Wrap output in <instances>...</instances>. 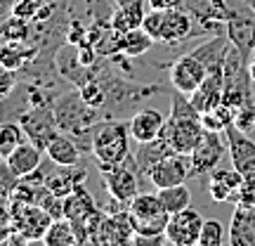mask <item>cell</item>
<instances>
[{"label":"cell","instance_id":"cell-1","mask_svg":"<svg viewBox=\"0 0 255 246\" xmlns=\"http://www.w3.org/2000/svg\"><path fill=\"white\" fill-rule=\"evenodd\" d=\"M52 111H55L59 133L71 135L81 145L83 152L85 149L92 152V133H95V128L102 119H107L102 114V109H97V107H92V104L83 100L81 90H71L55 97Z\"/></svg>","mask_w":255,"mask_h":246},{"label":"cell","instance_id":"cell-2","mask_svg":"<svg viewBox=\"0 0 255 246\" xmlns=\"http://www.w3.org/2000/svg\"><path fill=\"white\" fill-rule=\"evenodd\" d=\"M203 130L206 128L201 123V111L194 107L189 95L175 90L173 100H170V116L165 119L161 137L170 145L173 152L189 156L194 152V147L199 145Z\"/></svg>","mask_w":255,"mask_h":246},{"label":"cell","instance_id":"cell-3","mask_svg":"<svg viewBox=\"0 0 255 246\" xmlns=\"http://www.w3.org/2000/svg\"><path fill=\"white\" fill-rule=\"evenodd\" d=\"M132 230H135V244H163L165 239V225L170 220V213L163 209L158 194H146L139 192L128 201Z\"/></svg>","mask_w":255,"mask_h":246},{"label":"cell","instance_id":"cell-4","mask_svg":"<svg viewBox=\"0 0 255 246\" xmlns=\"http://www.w3.org/2000/svg\"><path fill=\"white\" fill-rule=\"evenodd\" d=\"M102 90H104V104H102V114L107 119H116V116H126V111L137 107L139 102L151 97L154 92H163L161 85H137V83L123 81L114 73L104 71L97 76Z\"/></svg>","mask_w":255,"mask_h":246},{"label":"cell","instance_id":"cell-5","mask_svg":"<svg viewBox=\"0 0 255 246\" xmlns=\"http://www.w3.org/2000/svg\"><path fill=\"white\" fill-rule=\"evenodd\" d=\"M142 28L154 38V43H165V45H180L196 33L194 17L184 7L151 9L142 21Z\"/></svg>","mask_w":255,"mask_h":246},{"label":"cell","instance_id":"cell-6","mask_svg":"<svg viewBox=\"0 0 255 246\" xmlns=\"http://www.w3.org/2000/svg\"><path fill=\"white\" fill-rule=\"evenodd\" d=\"M130 121L102 119L92 133V156L97 164H121L130 156Z\"/></svg>","mask_w":255,"mask_h":246},{"label":"cell","instance_id":"cell-7","mask_svg":"<svg viewBox=\"0 0 255 246\" xmlns=\"http://www.w3.org/2000/svg\"><path fill=\"white\" fill-rule=\"evenodd\" d=\"M9 211H12V223H14V232H12L9 242H21V244L24 242H43L47 228L52 225V216L43 206L9 199Z\"/></svg>","mask_w":255,"mask_h":246},{"label":"cell","instance_id":"cell-8","mask_svg":"<svg viewBox=\"0 0 255 246\" xmlns=\"http://www.w3.org/2000/svg\"><path fill=\"white\" fill-rule=\"evenodd\" d=\"M100 166L104 187L114 199L130 201L135 194H139V173H137L135 156L130 154L121 164H97Z\"/></svg>","mask_w":255,"mask_h":246},{"label":"cell","instance_id":"cell-9","mask_svg":"<svg viewBox=\"0 0 255 246\" xmlns=\"http://www.w3.org/2000/svg\"><path fill=\"white\" fill-rule=\"evenodd\" d=\"M19 123L26 133V140H31L43 152L52 142V137L59 133L55 111H52V102H43V104H33V107L24 109L19 114Z\"/></svg>","mask_w":255,"mask_h":246},{"label":"cell","instance_id":"cell-10","mask_svg":"<svg viewBox=\"0 0 255 246\" xmlns=\"http://www.w3.org/2000/svg\"><path fill=\"white\" fill-rule=\"evenodd\" d=\"M225 31H227L229 43L251 62V57L255 52V12L244 0H234Z\"/></svg>","mask_w":255,"mask_h":246},{"label":"cell","instance_id":"cell-11","mask_svg":"<svg viewBox=\"0 0 255 246\" xmlns=\"http://www.w3.org/2000/svg\"><path fill=\"white\" fill-rule=\"evenodd\" d=\"M229 147L225 145V140L218 130H203L199 145L194 147V152L189 154V164H191V175H206L213 173L220 166L222 156Z\"/></svg>","mask_w":255,"mask_h":246},{"label":"cell","instance_id":"cell-12","mask_svg":"<svg viewBox=\"0 0 255 246\" xmlns=\"http://www.w3.org/2000/svg\"><path fill=\"white\" fill-rule=\"evenodd\" d=\"M55 64H57V71L59 76H64L69 83H73L76 88L85 85L88 81H92L97 76V66L95 64H88L83 59L81 55V47L76 43H66L57 50V57H55Z\"/></svg>","mask_w":255,"mask_h":246},{"label":"cell","instance_id":"cell-13","mask_svg":"<svg viewBox=\"0 0 255 246\" xmlns=\"http://www.w3.org/2000/svg\"><path fill=\"white\" fill-rule=\"evenodd\" d=\"M208 76V69L206 64L201 62L194 52H187V55L177 57L173 64H170V83H173L175 90L184 92V95H194L199 90V85L206 81Z\"/></svg>","mask_w":255,"mask_h":246},{"label":"cell","instance_id":"cell-14","mask_svg":"<svg viewBox=\"0 0 255 246\" xmlns=\"http://www.w3.org/2000/svg\"><path fill=\"white\" fill-rule=\"evenodd\" d=\"M203 218L196 209H184L180 213H173L165 225V239L173 246H194L199 244Z\"/></svg>","mask_w":255,"mask_h":246},{"label":"cell","instance_id":"cell-15","mask_svg":"<svg viewBox=\"0 0 255 246\" xmlns=\"http://www.w3.org/2000/svg\"><path fill=\"white\" fill-rule=\"evenodd\" d=\"M234 0H182V7L189 12L194 21L203 24V31H218L227 24Z\"/></svg>","mask_w":255,"mask_h":246},{"label":"cell","instance_id":"cell-16","mask_svg":"<svg viewBox=\"0 0 255 246\" xmlns=\"http://www.w3.org/2000/svg\"><path fill=\"white\" fill-rule=\"evenodd\" d=\"M191 175V164L187 154H177L170 152L165 154L158 164L151 168L149 173V183L154 185L156 190H163V187H173V185L187 183V178Z\"/></svg>","mask_w":255,"mask_h":246},{"label":"cell","instance_id":"cell-17","mask_svg":"<svg viewBox=\"0 0 255 246\" xmlns=\"http://www.w3.org/2000/svg\"><path fill=\"white\" fill-rule=\"evenodd\" d=\"M225 137H227L232 166H234L244 178H253L255 175V142L248 137V133L239 130L234 123L225 130Z\"/></svg>","mask_w":255,"mask_h":246},{"label":"cell","instance_id":"cell-18","mask_svg":"<svg viewBox=\"0 0 255 246\" xmlns=\"http://www.w3.org/2000/svg\"><path fill=\"white\" fill-rule=\"evenodd\" d=\"M189 100L194 102V107L203 114L210 111L213 107H218L220 102L225 100V69L220 71H208L206 81L199 85V90L189 95Z\"/></svg>","mask_w":255,"mask_h":246},{"label":"cell","instance_id":"cell-19","mask_svg":"<svg viewBox=\"0 0 255 246\" xmlns=\"http://www.w3.org/2000/svg\"><path fill=\"white\" fill-rule=\"evenodd\" d=\"M244 175L239 173L237 168L232 166V168H215L213 173H210V183H208V194L213 201H232V197L237 194V190L244 185Z\"/></svg>","mask_w":255,"mask_h":246},{"label":"cell","instance_id":"cell-20","mask_svg":"<svg viewBox=\"0 0 255 246\" xmlns=\"http://www.w3.org/2000/svg\"><path fill=\"white\" fill-rule=\"evenodd\" d=\"M165 116L158 109H139L130 119V135L135 142H149L163 133Z\"/></svg>","mask_w":255,"mask_h":246},{"label":"cell","instance_id":"cell-21","mask_svg":"<svg viewBox=\"0 0 255 246\" xmlns=\"http://www.w3.org/2000/svg\"><path fill=\"white\" fill-rule=\"evenodd\" d=\"M88 178V171L83 166H59L55 173L45 175V187L55 192L57 197H69L76 187H81Z\"/></svg>","mask_w":255,"mask_h":246},{"label":"cell","instance_id":"cell-22","mask_svg":"<svg viewBox=\"0 0 255 246\" xmlns=\"http://www.w3.org/2000/svg\"><path fill=\"white\" fill-rule=\"evenodd\" d=\"M229 244L255 246V209L237 206L229 223Z\"/></svg>","mask_w":255,"mask_h":246},{"label":"cell","instance_id":"cell-23","mask_svg":"<svg viewBox=\"0 0 255 246\" xmlns=\"http://www.w3.org/2000/svg\"><path fill=\"white\" fill-rule=\"evenodd\" d=\"M137 152L132 156H135V164H137V173H139V178H146L149 180V173H151V168H154L161 159H163L165 154H170L173 149H170V145L165 142L163 137L158 135L156 140H149V142H137Z\"/></svg>","mask_w":255,"mask_h":246},{"label":"cell","instance_id":"cell-24","mask_svg":"<svg viewBox=\"0 0 255 246\" xmlns=\"http://www.w3.org/2000/svg\"><path fill=\"white\" fill-rule=\"evenodd\" d=\"M5 161L12 166V171H14L19 178H26V175L36 173L38 168H40V164H43V149L36 147L31 140H24Z\"/></svg>","mask_w":255,"mask_h":246},{"label":"cell","instance_id":"cell-25","mask_svg":"<svg viewBox=\"0 0 255 246\" xmlns=\"http://www.w3.org/2000/svg\"><path fill=\"white\" fill-rule=\"evenodd\" d=\"M45 154L55 166H76V164H81L83 149L71 135L57 133V135L52 137V142L47 145Z\"/></svg>","mask_w":255,"mask_h":246},{"label":"cell","instance_id":"cell-26","mask_svg":"<svg viewBox=\"0 0 255 246\" xmlns=\"http://www.w3.org/2000/svg\"><path fill=\"white\" fill-rule=\"evenodd\" d=\"M92 213H97V206L85 185L76 187L69 197H64V218H69L71 223H85Z\"/></svg>","mask_w":255,"mask_h":246},{"label":"cell","instance_id":"cell-27","mask_svg":"<svg viewBox=\"0 0 255 246\" xmlns=\"http://www.w3.org/2000/svg\"><path fill=\"white\" fill-rule=\"evenodd\" d=\"M229 45H232V43H229L227 33H225V36L218 33V36L210 38L208 43L199 45L196 50H191V52L206 64L208 71H220V69H225V57H227V52H229Z\"/></svg>","mask_w":255,"mask_h":246},{"label":"cell","instance_id":"cell-28","mask_svg":"<svg viewBox=\"0 0 255 246\" xmlns=\"http://www.w3.org/2000/svg\"><path fill=\"white\" fill-rule=\"evenodd\" d=\"M146 12H144V2H132V5H116L114 14H111L109 26L114 33H128V31H135L142 26Z\"/></svg>","mask_w":255,"mask_h":246},{"label":"cell","instance_id":"cell-29","mask_svg":"<svg viewBox=\"0 0 255 246\" xmlns=\"http://www.w3.org/2000/svg\"><path fill=\"white\" fill-rule=\"evenodd\" d=\"M38 55L36 47L24 45V40H12V38H2L0 40V64H5L9 69H24V64L28 59H33Z\"/></svg>","mask_w":255,"mask_h":246},{"label":"cell","instance_id":"cell-30","mask_svg":"<svg viewBox=\"0 0 255 246\" xmlns=\"http://www.w3.org/2000/svg\"><path fill=\"white\" fill-rule=\"evenodd\" d=\"M151 45H154V38L142 26L135 28V31H128V33H119V55L128 57V59L144 55Z\"/></svg>","mask_w":255,"mask_h":246},{"label":"cell","instance_id":"cell-31","mask_svg":"<svg viewBox=\"0 0 255 246\" xmlns=\"http://www.w3.org/2000/svg\"><path fill=\"white\" fill-rule=\"evenodd\" d=\"M158 199L163 204V209L173 216V213H180V211L191 206V192L187 187V183H180V185H173V187L158 190Z\"/></svg>","mask_w":255,"mask_h":246},{"label":"cell","instance_id":"cell-32","mask_svg":"<svg viewBox=\"0 0 255 246\" xmlns=\"http://www.w3.org/2000/svg\"><path fill=\"white\" fill-rule=\"evenodd\" d=\"M43 244L47 246H76L78 237H76V230H73L71 220L69 218H57L52 220V225L47 228Z\"/></svg>","mask_w":255,"mask_h":246},{"label":"cell","instance_id":"cell-33","mask_svg":"<svg viewBox=\"0 0 255 246\" xmlns=\"http://www.w3.org/2000/svg\"><path fill=\"white\" fill-rule=\"evenodd\" d=\"M24 140H26V133L19 121H2L0 123V159H7Z\"/></svg>","mask_w":255,"mask_h":246},{"label":"cell","instance_id":"cell-34","mask_svg":"<svg viewBox=\"0 0 255 246\" xmlns=\"http://www.w3.org/2000/svg\"><path fill=\"white\" fill-rule=\"evenodd\" d=\"M201 123H203V128H208V130L225 133L234 123V107L227 104V102H220L218 107H213L210 111L201 114Z\"/></svg>","mask_w":255,"mask_h":246},{"label":"cell","instance_id":"cell-35","mask_svg":"<svg viewBox=\"0 0 255 246\" xmlns=\"http://www.w3.org/2000/svg\"><path fill=\"white\" fill-rule=\"evenodd\" d=\"M12 12H14V17H21L26 21H43L52 12V5L45 7V0H19Z\"/></svg>","mask_w":255,"mask_h":246},{"label":"cell","instance_id":"cell-36","mask_svg":"<svg viewBox=\"0 0 255 246\" xmlns=\"http://www.w3.org/2000/svg\"><path fill=\"white\" fill-rule=\"evenodd\" d=\"M225 242H227V237H225L222 223H220V220H203L199 246H222Z\"/></svg>","mask_w":255,"mask_h":246},{"label":"cell","instance_id":"cell-37","mask_svg":"<svg viewBox=\"0 0 255 246\" xmlns=\"http://www.w3.org/2000/svg\"><path fill=\"white\" fill-rule=\"evenodd\" d=\"M19 183H21V178H19L14 171H12V166L2 159L0 161V199H12V194H14V190L19 187Z\"/></svg>","mask_w":255,"mask_h":246},{"label":"cell","instance_id":"cell-38","mask_svg":"<svg viewBox=\"0 0 255 246\" xmlns=\"http://www.w3.org/2000/svg\"><path fill=\"white\" fill-rule=\"evenodd\" d=\"M234 126L244 133H253L255 130V100L244 102L241 107L234 109Z\"/></svg>","mask_w":255,"mask_h":246},{"label":"cell","instance_id":"cell-39","mask_svg":"<svg viewBox=\"0 0 255 246\" xmlns=\"http://www.w3.org/2000/svg\"><path fill=\"white\" fill-rule=\"evenodd\" d=\"M12 232H14V223H12L9 204L7 199H0V244H7Z\"/></svg>","mask_w":255,"mask_h":246},{"label":"cell","instance_id":"cell-40","mask_svg":"<svg viewBox=\"0 0 255 246\" xmlns=\"http://www.w3.org/2000/svg\"><path fill=\"white\" fill-rule=\"evenodd\" d=\"M17 88V71L0 64V100H7Z\"/></svg>","mask_w":255,"mask_h":246},{"label":"cell","instance_id":"cell-41","mask_svg":"<svg viewBox=\"0 0 255 246\" xmlns=\"http://www.w3.org/2000/svg\"><path fill=\"white\" fill-rule=\"evenodd\" d=\"M151 9H170V7H182V0H146Z\"/></svg>","mask_w":255,"mask_h":246},{"label":"cell","instance_id":"cell-42","mask_svg":"<svg viewBox=\"0 0 255 246\" xmlns=\"http://www.w3.org/2000/svg\"><path fill=\"white\" fill-rule=\"evenodd\" d=\"M116 5H132V2H146V0H114Z\"/></svg>","mask_w":255,"mask_h":246},{"label":"cell","instance_id":"cell-43","mask_svg":"<svg viewBox=\"0 0 255 246\" xmlns=\"http://www.w3.org/2000/svg\"><path fill=\"white\" fill-rule=\"evenodd\" d=\"M244 2H246L248 7H251V9H253V12H255V0H244Z\"/></svg>","mask_w":255,"mask_h":246},{"label":"cell","instance_id":"cell-44","mask_svg":"<svg viewBox=\"0 0 255 246\" xmlns=\"http://www.w3.org/2000/svg\"><path fill=\"white\" fill-rule=\"evenodd\" d=\"M251 180H255V175H253V178H251Z\"/></svg>","mask_w":255,"mask_h":246},{"label":"cell","instance_id":"cell-45","mask_svg":"<svg viewBox=\"0 0 255 246\" xmlns=\"http://www.w3.org/2000/svg\"><path fill=\"white\" fill-rule=\"evenodd\" d=\"M0 5H2V0H0Z\"/></svg>","mask_w":255,"mask_h":246}]
</instances>
